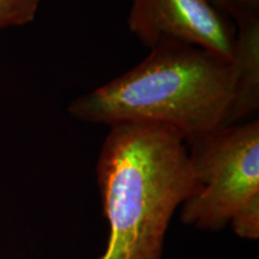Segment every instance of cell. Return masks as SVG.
Masks as SVG:
<instances>
[{"instance_id": "7", "label": "cell", "mask_w": 259, "mask_h": 259, "mask_svg": "<svg viewBox=\"0 0 259 259\" xmlns=\"http://www.w3.org/2000/svg\"><path fill=\"white\" fill-rule=\"evenodd\" d=\"M234 232L245 239L259 238V194L246 203L231 219Z\"/></svg>"}, {"instance_id": "1", "label": "cell", "mask_w": 259, "mask_h": 259, "mask_svg": "<svg viewBox=\"0 0 259 259\" xmlns=\"http://www.w3.org/2000/svg\"><path fill=\"white\" fill-rule=\"evenodd\" d=\"M186 145L179 131L163 124L109 126L96 166L109 225L99 259H161L174 212L197 190Z\"/></svg>"}, {"instance_id": "2", "label": "cell", "mask_w": 259, "mask_h": 259, "mask_svg": "<svg viewBox=\"0 0 259 259\" xmlns=\"http://www.w3.org/2000/svg\"><path fill=\"white\" fill-rule=\"evenodd\" d=\"M131 70L72 100L67 112L87 124H163L186 143L225 126L234 94L231 60L162 41Z\"/></svg>"}, {"instance_id": "3", "label": "cell", "mask_w": 259, "mask_h": 259, "mask_svg": "<svg viewBox=\"0 0 259 259\" xmlns=\"http://www.w3.org/2000/svg\"><path fill=\"white\" fill-rule=\"evenodd\" d=\"M197 190L181 205V221L220 231L259 194V120L225 126L189 142Z\"/></svg>"}, {"instance_id": "5", "label": "cell", "mask_w": 259, "mask_h": 259, "mask_svg": "<svg viewBox=\"0 0 259 259\" xmlns=\"http://www.w3.org/2000/svg\"><path fill=\"white\" fill-rule=\"evenodd\" d=\"M231 63L234 71V94L225 126L242 122L258 111L259 17L235 23Z\"/></svg>"}, {"instance_id": "6", "label": "cell", "mask_w": 259, "mask_h": 259, "mask_svg": "<svg viewBox=\"0 0 259 259\" xmlns=\"http://www.w3.org/2000/svg\"><path fill=\"white\" fill-rule=\"evenodd\" d=\"M41 0H0V30L22 27L35 19Z\"/></svg>"}, {"instance_id": "8", "label": "cell", "mask_w": 259, "mask_h": 259, "mask_svg": "<svg viewBox=\"0 0 259 259\" xmlns=\"http://www.w3.org/2000/svg\"><path fill=\"white\" fill-rule=\"evenodd\" d=\"M235 23L251 17H259V0H215Z\"/></svg>"}, {"instance_id": "4", "label": "cell", "mask_w": 259, "mask_h": 259, "mask_svg": "<svg viewBox=\"0 0 259 259\" xmlns=\"http://www.w3.org/2000/svg\"><path fill=\"white\" fill-rule=\"evenodd\" d=\"M127 27L149 50L177 41L232 58L235 24L215 0H131Z\"/></svg>"}]
</instances>
